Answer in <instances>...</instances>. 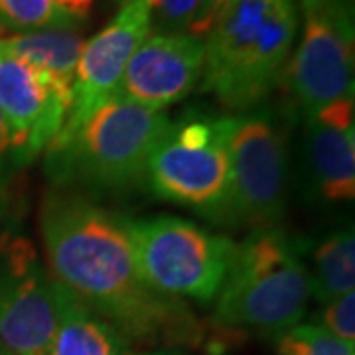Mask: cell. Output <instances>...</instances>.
I'll return each mask as SVG.
<instances>
[{"label": "cell", "mask_w": 355, "mask_h": 355, "mask_svg": "<svg viewBox=\"0 0 355 355\" xmlns=\"http://www.w3.org/2000/svg\"><path fill=\"white\" fill-rule=\"evenodd\" d=\"M40 231L51 277L128 342L191 347L205 342V328L184 300L146 282L127 219L76 191H51L40 209Z\"/></svg>", "instance_id": "1"}, {"label": "cell", "mask_w": 355, "mask_h": 355, "mask_svg": "<svg viewBox=\"0 0 355 355\" xmlns=\"http://www.w3.org/2000/svg\"><path fill=\"white\" fill-rule=\"evenodd\" d=\"M296 32V0H235L203 38L202 91L235 113L257 109L284 77Z\"/></svg>", "instance_id": "2"}, {"label": "cell", "mask_w": 355, "mask_h": 355, "mask_svg": "<svg viewBox=\"0 0 355 355\" xmlns=\"http://www.w3.org/2000/svg\"><path fill=\"white\" fill-rule=\"evenodd\" d=\"M170 119L164 111L113 95L71 132L51 140L46 172L51 182L125 190L140 182Z\"/></svg>", "instance_id": "3"}, {"label": "cell", "mask_w": 355, "mask_h": 355, "mask_svg": "<svg viewBox=\"0 0 355 355\" xmlns=\"http://www.w3.org/2000/svg\"><path fill=\"white\" fill-rule=\"evenodd\" d=\"M310 300L300 243L280 229H257L235 245L216 298V322L279 338L300 324Z\"/></svg>", "instance_id": "4"}, {"label": "cell", "mask_w": 355, "mask_h": 355, "mask_svg": "<svg viewBox=\"0 0 355 355\" xmlns=\"http://www.w3.org/2000/svg\"><path fill=\"white\" fill-rule=\"evenodd\" d=\"M231 128L233 114L188 113L170 123L146 164L154 196L216 223L227 196Z\"/></svg>", "instance_id": "5"}, {"label": "cell", "mask_w": 355, "mask_h": 355, "mask_svg": "<svg viewBox=\"0 0 355 355\" xmlns=\"http://www.w3.org/2000/svg\"><path fill=\"white\" fill-rule=\"evenodd\" d=\"M288 127L270 109L233 114L229 186L216 225L272 229L286 209Z\"/></svg>", "instance_id": "6"}, {"label": "cell", "mask_w": 355, "mask_h": 355, "mask_svg": "<svg viewBox=\"0 0 355 355\" xmlns=\"http://www.w3.org/2000/svg\"><path fill=\"white\" fill-rule=\"evenodd\" d=\"M127 223L140 270L154 291L200 304L216 300L235 253L229 237L174 216Z\"/></svg>", "instance_id": "7"}, {"label": "cell", "mask_w": 355, "mask_h": 355, "mask_svg": "<svg viewBox=\"0 0 355 355\" xmlns=\"http://www.w3.org/2000/svg\"><path fill=\"white\" fill-rule=\"evenodd\" d=\"M60 324V284L30 239L0 235V343L14 355H51Z\"/></svg>", "instance_id": "8"}, {"label": "cell", "mask_w": 355, "mask_h": 355, "mask_svg": "<svg viewBox=\"0 0 355 355\" xmlns=\"http://www.w3.org/2000/svg\"><path fill=\"white\" fill-rule=\"evenodd\" d=\"M300 46L284 77L304 119L354 97V4L324 0L304 10Z\"/></svg>", "instance_id": "9"}, {"label": "cell", "mask_w": 355, "mask_h": 355, "mask_svg": "<svg viewBox=\"0 0 355 355\" xmlns=\"http://www.w3.org/2000/svg\"><path fill=\"white\" fill-rule=\"evenodd\" d=\"M73 93L0 40V111L12 130L18 166L50 146L71 113Z\"/></svg>", "instance_id": "10"}, {"label": "cell", "mask_w": 355, "mask_h": 355, "mask_svg": "<svg viewBox=\"0 0 355 355\" xmlns=\"http://www.w3.org/2000/svg\"><path fill=\"white\" fill-rule=\"evenodd\" d=\"M148 36V0H127L113 20L85 42L77 62L71 113L60 132L76 130L101 103L113 97L132 53Z\"/></svg>", "instance_id": "11"}, {"label": "cell", "mask_w": 355, "mask_h": 355, "mask_svg": "<svg viewBox=\"0 0 355 355\" xmlns=\"http://www.w3.org/2000/svg\"><path fill=\"white\" fill-rule=\"evenodd\" d=\"M203 40L153 34L132 53L114 95L153 111L182 101L202 79Z\"/></svg>", "instance_id": "12"}, {"label": "cell", "mask_w": 355, "mask_h": 355, "mask_svg": "<svg viewBox=\"0 0 355 355\" xmlns=\"http://www.w3.org/2000/svg\"><path fill=\"white\" fill-rule=\"evenodd\" d=\"M302 162L308 193L326 203H352L355 196L354 97L306 119Z\"/></svg>", "instance_id": "13"}, {"label": "cell", "mask_w": 355, "mask_h": 355, "mask_svg": "<svg viewBox=\"0 0 355 355\" xmlns=\"http://www.w3.org/2000/svg\"><path fill=\"white\" fill-rule=\"evenodd\" d=\"M51 355H132V352L121 331L60 284V324Z\"/></svg>", "instance_id": "14"}, {"label": "cell", "mask_w": 355, "mask_h": 355, "mask_svg": "<svg viewBox=\"0 0 355 355\" xmlns=\"http://www.w3.org/2000/svg\"><path fill=\"white\" fill-rule=\"evenodd\" d=\"M4 44L26 62L48 71L60 85L73 93L77 62L85 46L76 28H46L24 34H10Z\"/></svg>", "instance_id": "15"}, {"label": "cell", "mask_w": 355, "mask_h": 355, "mask_svg": "<svg viewBox=\"0 0 355 355\" xmlns=\"http://www.w3.org/2000/svg\"><path fill=\"white\" fill-rule=\"evenodd\" d=\"M310 296L322 304H328L355 291V235L352 225L324 237L310 251Z\"/></svg>", "instance_id": "16"}, {"label": "cell", "mask_w": 355, "mask_h": 355, "mask_svg": "<svg viewBox=\"0 0 355 355\" xmlns=\"http://www.w3.org/2000/svg\"><path fill=\"white\" fill-rule=\"evenodd\" d=\"M150 32L205 38L207 0H148Z\"/></svg>", "instance_id": "17"}, {"label": "cell", "mask_w": 355, "mask_h": 355, "mask_svg": "<svg viewBox=\"0 0 355 355\" xmlns=\"http://www.w3.org/2000/svg\"><path fill=\"white\" fill-rule=\"evenodd\" d=\"M0 26L10 34L76 28L55 8L53 0H0Z\"/></svg>", "instance_id": "18"}, {"label": "cell", "mask_w": 355, "mask_h": 355, "mask_svg": "<svg viewBox=\"0 0 355 355\" xmlns=\"http://www.w3.org/2000/svg\"><path fill=\"white\" fill-rule=\"evenodd\" d=\"M279 355H355V343L336 338L320 324H296L279 336Z\"/></svg>", "instance_id": "19"}, {"label": "cell", "mask_w": 355, "mask_h": 355, "mask_svg": "<svg viewBox=\"0 0 355 355\" xmlns=\"http://www.w3.org/2000/svg\"><path fill=\"white\" fill-rule=\"evenodd\" d=\"M320 326L343 342L355 343V292H347L324 304Z\"/></svg>", "instance_id": "20"}, {"label": "cell", "mask_w": 355, "mask_h": 355, "mask_svg": "<svg viewBox=\"0 0 355 355\" xmlns=\"http://www.w3.org/2000/svg\"><path fill=\"white\" fill-rule=\"evenodd\" d=\"M20 166L16 162V150H14L12 130L8 127L4 114L0 111V214L6 200V190L10 184V178Z\"/></svg>", "instance_id": "21"}, {"label": "cell", "mask_w": 355, "mask_h": 355, "mask_svg": "<svg viewBox=\"0 0 355 355\" xmlns=\"http://www.w3.org/2000/svg\"><path fill=\"white\" fill-rule=\"evenodd\" d=\"M53 4L77 28L79 22H85L89 18L95 0H53Z\"/></svg>", "instance_id": "22"}, {"label": "cell", "mask_w": 355, "mask_h": 355, "mask_svg": "<svg viewBox=\"0 0 355 355\" xmlns=\"http://www.w3.org/2000/svg\"><path fill=\"white\" fill-rule=\"evenodd\" d=\"M233 2L235 0H207V8H205V32L207 34H209V30L216 26L217 20L225 14V10H227Z\"/></svg>", "instance_id": "23"}, {"label": "cell", "mask_w": 355, "mask_h": 355, "mask_svg": "<svg viewBox=\"0 0 355 355\" xmlns=\"http://www.w3.org/2000/svg\"><path fill=\"white\" fill-rule=\"evenodd\" d=\"M140 355H186L182 352H176V349H156V352H146V354Z\"/></svg>", "instance_id": "24"}, {"label": "cell", "mask_w": 355, "mask_h": 355, "mask_svg": "<svg viewBox=\"0 0 355 355\" xmlns=\"http://www.w3.org/2000/svg\"><path fill=\"white\" fill-rule=\"evenodd\" d=\"M320 2H324V0H300V4H302V8L304 10H310V8H314L318 6Z\"/></svg>", "instance_id": "25"}, {"label": "cell", "mask_w": 355, "mask_h": 355, "mask_svg": "<svg viewBox=\"0 0 355 355\" xmlns=\"http://www.w3.org/2000/svg\"><path fill=\"white\" fill-rule=\"evenodd\" d=\"M8 36H10V32H8V30H4V28L0 26V40L8 38Z\"/></svg>", "instance_id": "26"}, {"label": "cell", "mask_w": 355, "mask_h": 355, "mask_svg": "<svg viewBox=\"0 0 355 355\" xmlns=\"http://www.w3.org/2000/svg\"><path fill=\"white\" fill-rule=\"evenodd\" d=\"M0 355H14V354H10V352H8V349H6V347L0 343Z\"/></svg>", "instance_id": "27"}, {"label": "cell", "mask_w": 355, "mask_h": 355, "mask_svg": "<svg viewBox=\"0 0 355 355\" xmlns=\"http://www.w3.org/2000/svg\"><path fill=\"white\" fill-rule=\"evenodd\" d=\"M345 2H347V4H354V0H345Z\"/></svg>", "instance_id": "28"}, {"label": "cell", "mask_w": 355, "mask_h": 355, "mask_svg": "<svg viewBox=\"0 0 355 355\" xmlns=\"http://www.w3.org/2000/svg\"><path fill=\"white\" fill-rule=\"evenodd\" d=\"M116 2H127V0H116Z\"/></svg>", "instance_id": "29"}]
</instances>
